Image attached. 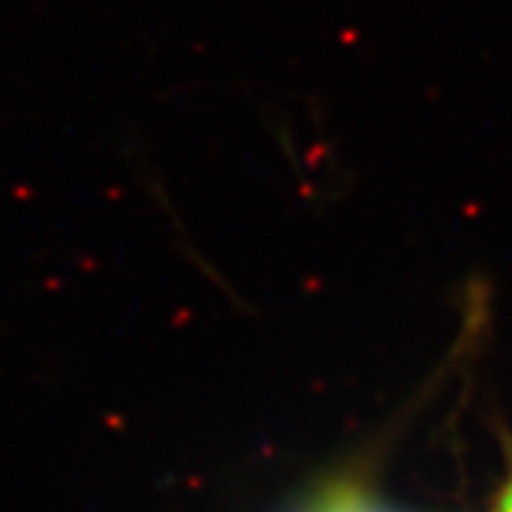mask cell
<instances>
[{"label":"cell","mask_w":512,"mask_h":512,"mask_svg":"<svg viewBox=\"0 0 512 512\" xmlns=\"http://www.w3.org/2000/svg\"><path fill=\"white\" fill-rule=\"evenodd\" d=\"M316 512H387L384 507H379L376 501H370V498H362L359 493H336L330 495L328 501L319 507Z\"/></svg>","instance_id":"1"},{"label":"cell","mask_w":512,"mask_h":512,"mask_svg":"<svg viewBox=\"0 0 512 512\" xmlns=\"http://www.w3.org/2000/svg\"><path fill=\"white\" fill-rule=\"evenodd\" d=\"M498 512H512V481H510V487L504 490V495H501V504H498Z\"/></svg>","instance_id":"2"}]
</instances>
